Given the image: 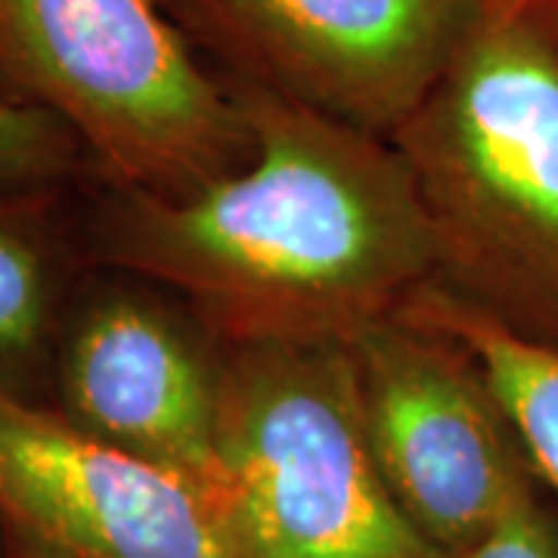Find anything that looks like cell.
Masks as SVG:
<instances>
[{"instance_id": "cell-5", "label": "cell", "mask_w": 558, "mask_h": 558, "mask_svg": "<svg viewBox=\"0 0 558 558\" xmlns=\"http://www.w3.org/2000/svg\"><path fill=\"white\" fill-rule=\"evenodd\" d=\"M363 428L391 494L457 558L543 487L472 348L407 304L348 341Z\"/></svg>"}, {"instance_id": "cell-8", "label": "cell", "mask_w": 558, "mask_h": 558, "mask_svg": "<svg viewBox=\"0 0 558 558\" xmlns=\"http://www.w3.org/2000/svg\"><path fill=\"white\" fill-rule=\"evenodd\" d=\"M0 527L62 558H245L218 487L0 395Z\"/></svg>"}, {"instance_id": "cell-2", "label": "cell", "mask_w": 558, "mask_h": 558, "mask_svg": "<svg viewBox=\"0 0 558 558\" xmlns=\"http://www.w3.org/2000/svg\"><path fill=\"white\" fill-rule=\"evenodd\" d=\"M444 292L558 348V40L534 0H484L391 134Z\"/></svg>"}, {"instance_id": "cell-9", "label": "cell", "mask_w": 558, "mask_h": 558, "mask_svg": "<svg viewBox=\"0 0 558 558\" xmlns=\"http://www.w3.org/2000/svg\"><path fill=\"white\" fill-rule=\"evenodd\" d=\"M75 190L0 196V395L40 407L65 307L90 270L75 242Z\"/></svg>"}, {"instance_id": "cell-10", "label": "cell", "mask_w": 558, "mask_h": 558, "mask_svg": "<svg viewBox=\"0 0 558 558\" xmlns=\"http://www.w3.org/2000/svg\"><path fill=\"white\" fill-rule=\"evenodd\" d=\"M407 307L475 351L512 416L537 478L558 497V348L521 339L432 282L418 289Z\"/></svg>"}, {"instance_id": "cell-4", "label": "cell", "mask_w": 558, "mask_h": 558, "mask_svg": "<svg viewBox=\"0 0 558 558\" xmlns=\"http://www.w3.org/2000/svg\"><path fill=\"white\" fill-rule=\"evenodd\" d=\"M223 348L220 490L245 558H453L381 475L348 341Z\"/></svg>"}, {"instance_id": "cell-14", "label": "cell", "mask_w": 558, "mask_h": 558, "mask_svg": "<svg viewBox=\"0 0 558 558\" xmlns=\"http://www.w3.org/2000/svg\"><path fill=\"white\" fill-rule=\"evenodd\" d=\"M539 10V16L543 22L549 25V32H553V38L558 40V0H534Z\"/></svg>"}, {"instance_id": "cell-13", "label": "cell", "mask_w": 558, "mask_h": 558, "mask_svg": "<svg viewBox=\"0 0 558 558\" xmlns=\"http://www.w3.org/2000/svg\"><path fill=\"white\" fill-rule=\"evenodd\" d=\"M0 558H62L50 549L38 546L35 539L22 537L10 527H0Z\"/></svg>"}, {"instance_id": "cell-1", "label": "cell", "mask_w": 558, "mask_h": 558, "mask_svg": "<svg viewBox=\"0 0 558 558\" xmlns=\"http://www.w3.org/2000/svg\"><path fill=\"white\" fill-rule=\"evenodd\" d=\"M248 156L180 196L84 183L75 242L90 270L156 282L223 344L351 341L435 279L395 143L279 94L230 84Z\"/></svg>"}, {"instance_id": "cell-6", "label": "cell", "mask_w": 558, "mask_h": 558, "mask_svg": "<svg viewBox=\"0 0 558 558\" xmlns=\"http://www.w3.org/2000/svg\"><path fill=\"white\" fill-rule=\"evenodd\" d=\"M196 50L248 84L391 137L484 0H159Z\"/></svg>"}, {"instance_id": "cell-11", "label": "cell", "mask_w": 558, "mask_h": 558, "mask_svg": "<svg viewBox=\"0 0 558 558\" xmlns=\"http://www.w3.org/2000/svg\"><path fill=\"white\" fill-rule=\"evenodd\" d=\"M94 180L75 134L0 84V196L65 193Z\"/></svg>"}, {"instance_id": "cell-3", "label": "cell", "mask_w": 558, "mask_h": 558, "mask_svg": "<svg viewBox=\"0 0 558 558\" xmlns=\"http://www.w3.org/2000/svg\"><path fill=\"white\" fill-rule=\"evenodd\" d=\"M0 84L65 124L116 190L180 196L248 156L230 84L159 0H0Z\"/></svg>"}, {"instance_id": "cell-12", "label": "cell", "mask_w": 558, "mask_h": 558, "mask_svg": "<svg viewBox=\"0 0 558 558\" xmlns=\"http://www.w3.org/2000/svg\"><path fill=\"white\" fill-rule=\"evenodd\" d=\"M457 558H558V509L546 487L519 499L487 537Z\"/></svg>"}, {"instance_id": "cell-7", "label": "cell", "mask_w": 558, "mask_h": 558, "mask_svg": "<svg viewBox=\"0 0 558 558\" xmlns=\"http://www.w3.org/2000/svg\"><path fill=\"white\" fill-rule=\"evenodd\" d=\"M223 354V341L168 289L87 270L62 317L47 407L94 438L220 490Z\"/></svg>"}]
</instances>
